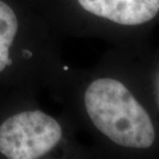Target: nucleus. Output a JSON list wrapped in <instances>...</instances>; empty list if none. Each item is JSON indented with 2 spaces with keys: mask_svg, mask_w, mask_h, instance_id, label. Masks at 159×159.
<instances>
[{
  "mask_svg": "<svg viewBox=\"0 0 159 159\" xmlns=\"http://www.w3.org/2000/svg\"><path fill=\"white\" fill-rule=\"evenodd\" d=\"M62 128L40 111L13 115L0 126V152L11 159H36L57 146Z\"/></svg>",
  "mask_w": 159,
  "mask_h": 159,
  "instance_id": "obj_2",
  "label": "nucleus"
},
{
  "mask_svg": "<svg viewBox=\"0 0 159 159\" xmlns=\"http://www.w3.org/2000/svg\"><path fill=\"white\" fill-rule=\"evenodd\" d=\"M89 12L121 25H140L159 12V0H78Z\"/></svg>",
  "mask_w": 159,
  "mask_h": 159,
  "instance_id": "obj_3",
  "label": "nucleus"
},
{
  "mask_svg": "<svg viewBox=\"0 0 159 159\" xmlns=\"http://www.w3.org/2000/svg\"><path fill=\"white\" fill-rule=\"evenodd\" d=\"M18 31V20L16 13L9 6L0 0V72L12 60L9 58V47Z\"/></svg>",
  "mask_w": 159,
  "mask_h": 159,
  "instance_id": "obj_4",
  "label": "nucleus"
},
{
  "mask_svg": "<svg viewBox=\"0 0 159 159\" xmlns=\"http://www.w3.org/2000/svg\"><path fill=\"white\" fill-rule=\"evenodd\" d=\"M24 57H26V58H30V57H32V52H30L29 50H24Z\"/></svg>",
  "mask_w": 159,
  "mask_h": 159,
  "instance_id": "obj_5",
  "label": "nucleus"
},
{
  "mask_svg": "<svg viewBox=\"0 0 159 159\" xmlns=\"http://www.w3.org/2000/svg\"><path fill=\"white\" fill-rule=\"evenodd\" d=\"M85 107L98 129L122 147L146 149L155 140L149 115L119 81L99 79L87 88Z\"/></svg>",
  "mask_w": 159,
  "mask_h": 159,
  "instance_id": "obj_1",
  "label": "nucleus"
}]
</instances>
